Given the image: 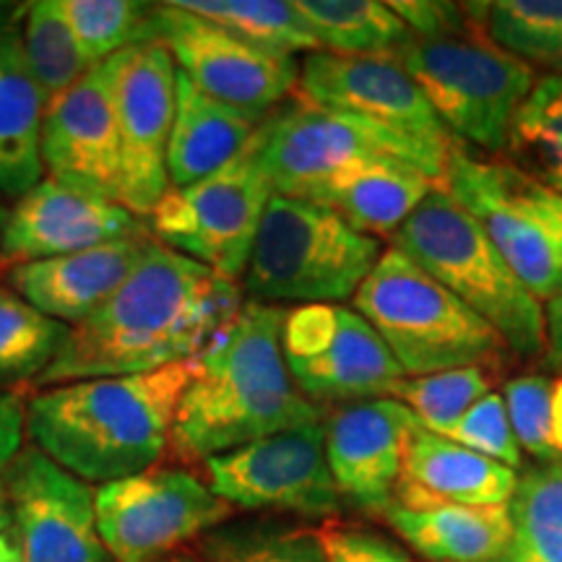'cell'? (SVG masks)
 I'll use <instances>...</instances> for the list:
<instances>
[{
  "instance_id": "e0dca14e",
  "label": "cell",
  "mask_w": 562,
  "mask_h": 562,
  "mask_svg": "<svg viewBox=\"0 0 562 562\" xmlns=\"http://www.w3.org/2000/svg\"><path fill=\"white\" fill-rule=\"evenodd\" d=\"M21 562H115L97 529L94 490L24 448L3 474Z\"/></svg>"
},
{
  "instance_id": "ee69618b",
  "label": "cell",
  "mask_w": 562,
  "mask_h": 562,
  "mask_svg": "<svg viewBox=\"0 0 562 562\" xmlns=\"http://www.w3.org/2000/svg\"><path fill=\"white\" fill-rule=\"evenodd\" d=\"M0 562H21V550L13 529L0 533Z\"/></svg>"
},
{
  "instance_id": "5b68a950",
  "label": "cell",
  "mask_w": 562,
  "mask_h": 562,
  "mask_svg": "<svg viewBox=\"0 0 562 562\" xmlns=\"http://www.w3.org/2000/svg\"><path fill=\"white\" fill-rule=\"evenodd\" d=\"M381 256V240L357 232L336 211L273 193L243 290L263 305H339L355 297Z\"/></svg>"
},
{
  "instance_id": "83f0119b",
  "label": "cell",
  "mask_w": 562,
  "mask_h": 562,
  "mask_svg": "<svg viewBox=\"0 0 562 562\" xmlns=\"http://www.w3.org/2000/svg\"><path fill=\"white\" fill-rule=\"evenodd\" d=\"M487 37L526 66L562 76V0H495L467 3Z\"/></svg>"
},
{
  "instance_id": "4dcf8cb0",
  "label": "cell",
  "mask_w": 562,
  "mask_h": 562,
  "mask_svg": "<svg viewBox=\"0 0 562 562\" xmlns=\"http://www.w3.org/2000/svg\"><path fill=\"white\" fill-rule=\"evenodd\" d=\"M191 550L203 562H328L318 531L281 521H227Z\"/></svg>"
},
{
  "instance_id": "b9f144b4",
  "label": "cell",
  "mask_w": 562,
  "mask_h": 562,
  "mask_svg": "<svg viewBox=\"0 0 562 562\" xmlns=\"http://www.w3.org/2000/svg\"><path fill=\"white\" fill-rule=\"evenodd\" d=\"M544 339L547 362L562 372V292L544 305Z\"/></svg>"
},
{
  "instance_id": "d6a6232c",
  "label": "cell",
  "mask_w": 562,
  "mask_h": 562,
  "mask_svg": "<svg viewBox=\"0 0 562 562\" xmlns=\"http://www.w3.org/2000/svg\"><path fill=\"white\" fill-rule=\"evenodd\" d=\"M21 37L30 68L42 94L50 102L89 74L91 60L74 37L63 0H34L24 5Z\"/></svg>"
},
{
  "instance_id": "f1b7e54d",
  "label": "cell",
  "mask_w": 562,
  "mask_h": 562,
  "mask_svg": "<svg viewBox=\"0 0 562 562\" xmlns=\"http://www.w3.org/2000/svg\"><path fill=\"white\" fill-rule=\"evenodd\" d=\"M175 3L266 53L292 55L300 50H321L294 0L292 3L286 0H175Z\"/></svg>"
},
{
  "instance_id": "8992f818",
  "label": "cell",
  "mask_w": 562,
  "mask_h": 562,
  "mask_svg": "<svg viewBox=\"0 0 562 562\" xmlns=\"http://www.w3.org/2000/svg\"><path fill=\"white\" fill-rule=\"evenodd\" d=\"M351 302L406 378L474 368L505 347L490 323L398 248L383 250Z\"/></svg>"
},
{
  "instance_id": "ab89813d",
  "label": "cell",
  "mask_w": 562,
  "mask_h": 562,
  "mask_svg": "<svg viewBox=\"0 0 562 562\" xmlns=\"http://www.w3.org/2000/svg\"><path fill=\"white\" fill-rule=\"evenodd\" d=\"M398 19L409 26L412 37H448L476 30L472 13L459 3H435V0H393L389 3Z\"/></svg>"
},
{
  "instance_id": "836d02e7",
  "label": "cell",
  "mask_w": 562,
  "mask_h": 562,
  "mask_svg": "<svg viewBox=\"0 0 562 562\" xmlns=\"http://www.w3.org/2000/svg\"><path fill=\"white\" fill-rule=\"evenodd\" d=\"M508 146L539 180L562 193V76L533 83L513 121Z\"/></svg>"
},
{
  "instance_id": "7402d4cb",
  "label": "cell",
  "mask_w": 562,
  "mask_h": 562,
  "mask_svg": "<svg viewBox=\"0 0 562 562\" xmlns=\"http://www.w3.org/2000/svg\"><path fill=\"white\" fill-rule=\"evenodd\" d=\"M24 5L0 3V193L21 199L45 175L42 121L47 100L21 37Z\"/></svg>"
},
{
  "instance_id": "ffe728a7",
  "label": "cell",
  "mask_w": 562,
  "mask_h": 562,
  "mask_svg": "<svg viewBox=\"0 0 562 562\" xmlns=\"http://www.w3.org/2000/svg\"><path fill=\"white\" fill-rule=\"evenodd\" d=\"M146 224L121 203L42 178L0 222V252L13 263L47 261L94 245L144 235Z\"/></svg>"
},
{
  "instance_id": "7bdbcfd3",
  "label": "cell",
  "mask_w": 562,
  "mask_h": 562,
  "mask_svg": "<svg viewBox=\"0 0 562 562\" xmlns=\"http://www.w3.org/2000/svg\"><path fill=\"white\" fill-rule=\"evenodd\" d=\"M554 446H558V459L562 463V378L554 381Z\"/></svg>"
},
{
  "instance_id": "3957f363",
  "label": "cell",
  "mask_w": 562,
  "mask_h": 562,
  "mask_svg": "<svg viewBox=\"0 0 562 562\" xmlns=\"http://www.w3.org/2000/svg\"><path fill=\"white\" fill-rule=\"evenodd\" d=\"M193 362L123 378L53 385L26 404V435L47 459L87 484H108L157 467Z\"/></svg>"
},
{
  "instance_id": "44dd1931",
  "label": "cell",
  "mask_w": 562,
  "mask_h": 562,
  "mask_svg": "<svg viewBox=\"0 0 562 562\" xmlns=\"http://www.w3.org/2000/svg\"><path fill=\"white\" fill-rule=\"evenodd\" d=\"M151 243V232H144L47 261L19 263L9 273V286L40 313L74 328L115 297Z\"/></svg>"
},
{
  "instance_id": "cb8c5ba5",
  "label": "cell",
  "mask_w": 562,
  "mask_h": 562,
  "mask_svg": "<svg viewBox=\"0 0 562 562\" xmlns=\"http://www.w3.org/2000/svg\"><path fill=\"white\" fill-rule=\"evenodd\" d=\"M383 518L430 562H503L513 539L508 505L393 501Z\"/></svg>"
},
{
  "instance_id": "ac0fdd59",
  "label": "cell",
  "mask_w": 562,
  "mask_h": 562,
  "mask_svg": "<svg viewBox=\"0 0 562 562\" xmlns=\"http://www.w3.org/2000/svg\"><path fill=\"white\" fill-rule=\"evenodd\" d=\"M47 180L123 206V154L108 63L47 102L42 121Z\"/></svg>"
},
{
  "instance_id": "60d3db41",
  "label": "cell",
  "mask_w": 562,
  "mask_h": 562,
  "mask_svg": "<svg viewBox=\"0 0 562 562\" xmlns=\"http://www.w3.org/2000/svg\"><path fill=\"white\" fill-rule=\"evenodd\" d=\"M26 404L16 393L0 391V474L24 451Z\"/></svg>"
},
{
  "instance_id": "277c9868",
  "label": "cell",
  "mask_w": 562,
  "mask_h": 562,
  "mask_svg": "<svg viewBox=\"0 0 562 562\" xmlns=\"http://www.w3.org/2000/svg\"><path fill=\"white\" fill-rule=\"evenodd\" d=\"M393 248L459 297L521 357L544 355V307L484 229L446 191H432L393 235Z\"/></svg>"
},
{
  "instance_id": "7a4b0ae2",
  "label": "cell",
  "mask_w": 562,
  "mask_h": 562,
  "mask_svg": "<svg viewBox=\"0 0 562 562\" xmlns=\"http://www.w3.org/2000/svg\"><path fill=\"white\" fill-rule=\"evenodd\" d=\"M284 318L286 307L245 302L222 339L193 360L170 442L182 461L203 463L323 419L318 406L294 385L284 362Z\"/></svg>"
},
{
  "instance_id": "603a6c76",
  "label": "cell",
  "mask_w": 562,
  "mask_h": 562,
  "mask_svg": "<svg viewBox=\"0 0 562 562\" xmlns=\"http://www.w3.org/2000/svg\"><path fill=\"white\" fill-rule=\"evenodd\" d=\"M518 487L516 469L414 427L404 451V472L393 501L456 505H508Z\"/></svg>"
},
{
  "instance_id": "d6986e66",
  "label": "cell",
  "mask_w": 562,
  "mask_h": 562,
  "mask_svg": "<svg viewBox=\"0 0 562 562\" xmlns=\"http://www.w3.org/2000/svg\"><path fill=\"white\" fill-rule=\"evenodd\" d=\"M414 427H419L417 417L393 396L336 409L323 422V432L339 495L357 508L383 516L402 482L406 440Z\"/></svg>"
},
{
  "instance_id": "5bb4252c",
  "label": "cell",
  "mask_w": 562,
  "mask_h": 562,
  "mask_svg": "<svg viewBox=\"0 0 562 562\" xmlns=\"http://www.w3.org/2000/svg\"><path fill=\"white\" fill-rule=\"evenodd\" d=\"M154 40L203 94L266 121L269 112L297 91L300 68L292 55L266 53L222 26L180 9L154 3Z\"/></svg>"
},
{
  "instance_id": "f546056e",
  "label": "cell",
  "mask_w": 562,
  "mask_h": 562,
  "mask_svg": "<svg viewBox=\"0 0 562 562\" xmlns=\"http://www.w3.org/2000/svg\"><path fill=\"white\" fill-rule=\"evenodd\" d=\"M68 336L66 323L40 313L13 290H0V391L37 381Z\"/></svg>"
},
{
  "instance_id": "9a60e30c",
  "label": "cell",
  "mask_w": 562,
  "mask_h": 562,
  "mask_svg": "<svg viewBox=\"0 0 562 562\" xmlns=\"http://www.w3.org/2000/svg\"><path fill=\"white\" fill-rule=\"evenodd\" d=\"M123 154V206L149 220L170 193L167 146L178 102V66L159 40L108 60Z\"/></svg>"
},
{
  "instance_id": "8d00e7d4",
  "label": "cell",
  "mask_w": 562,
  "mask_h": 562,
  "mask_svg": "<svg viewBox=\"0 0 562 562\" xmlns=\"http://www.w3.org/2000/svg\"><path fill=\"white\" fill-rule=\"evenodd\" d=\"M505 409L518 446L533 459L558 467L554 446V381L547 375H521L505 383Z\"/></svg>"
},
{
  "instance_id": "4fadbf2b",
  "label": "cell",
  "mask_w": 562,
  "mask_h": 562,
  "mask_svg": "<svg viewBox=\"0 0 562 562\" xmlns=\"http://www.w3.org/2000/svg\"><path fill=\"white\" fill-rule=\"evenodd\" d=\"M209 487L232 508L331 518L341 508L318 425L294 427L203 461Z\"/></svg>"
},
{
  "instance_id": "52a82bcc",
  "label": "cell",
  "mask_w": 562,
  "mask_h": 562,
  "mask_svg": "<svg viewBox=\"0 0 562 562\" xmlns=\"http://www.w3.org/2000/svg\"><path fill=\"white\" fill-rule=\"evenodd\" d=\"M442 191L484 229L539 302L562 292V193L513 161L453 140Z\"/></svg>"
},
{
  "instance_id": "d4e9b609",
  "label": "cell",
  "mask_w": 562,
  "mask_h": 562,
  "mask_svg": "<svg viewBox=\"0 0 562 562\" xmlns=\"http://www.w3.org/2000/svg\"><path fill=\"white\" fill-rule=\"evenodd\" d=\"M263 121L229 108L178 70V102L167 146V175L172 188H188L216 175L248 149Z\"/></svg>"
},
{
  "instance_id": "4316f807",
  "label": "cell",
  "mask_w": 562,
  "mask_h": 562,
  "mask_svg": "<svg viewBox=\"0 0 562 562\" xmlns=\"http://www.w3.org/2000/svg\"><path fill=\"white\" fill-rule=\"evenodd\" d=\"M323 53L396 55L412 40L389 3L375 0H294Z\"/></svg>"
},
{
  "instance_id": "9c48e42d",
  "label": "cell",
  "mask_w": 562,
  "mask_h": 562,
  "mask_svg": "<svg viewBox=\"0 0 562 562\" xmlns=\"http://www.w3.org/2000/svg\"><path fill=\"white\" fill-rule=\"evenodd\" d=\"M252 157L273 193L307 199L341 172L375 159L409 161L442 191L451 151L430 149L360 117L297 100L261 123L252 138Z\"/></svg>"
},
{
  "instance_id": "e575fe53",
  "label": "cell",
  "mask_w": 562,
  "mask_h": 562,
  "mask_svg": "<svg viewBox=\"0 0 562 562\" xmlns=\"http://www.w3.org/2000/svg\"><path fill=\"white\" fill-rule=\"evenodd\" d=\"M63 11L91 66H102L117 53L154 40V3L63 0Z\"/></svg>"
},
{
  "instance_id": "bcb514c9",
  "label": "cell",
  "mask_w": 562,
  "mask_h": 562,
  "mask_svg": "<svg viewBox=\"0 0 562 562\" xmlns=\"http://www.w3.org/2000/svg\"><path fill=\"white\" fill-rule=\"evenodd\" d=\"M161 562H203V560L193 550H182V552L170 554V558H165Z\"/></svg>"
},
{
  "instance_id": "7dc6e473",
  "label": "cell",
  "mask_w": 562,
  "mask_h": 562,
  "mask_svg": "<svg viewBox=\"0 0 562 562\" xmlns=\"http://www.w3.org/2000/svg\"><path fill=\"white\" fill-rule=\"evenodd\" d=\"M0 222H3V220H0Z\"/></svg>"
},
{
  "instance_id": "6da1fadb",
  "label": "cell",
  "mask_w": 562,
  "mask_h": 562,
  "mask_svg": "<svg viewBox=\"0 0 562 562\" xmlns=\"http://www.w3.org/2000/svg\"><path fill=\"white\" fill-rule=\"evenodd\" d=\"M237 281L157 240L108 305L70 328L40 389L157 372L193 362L243 311Z\"/></svg>"
},
{
  "instance_id": "30bf717a",
  "label": "cell",
  "mask_w": 562,
  "mask_h": 562,
  "mask_svg": "<svg viewBox=\"0 0 562 562\" xmlns=\"http://www.w3.org/2000/svg\"><path fill=\"white\" fill-rule=\"evenodd\" d=\"M271 195L250 140L224 170L188 188H170L149 216V232L159 245L193 258L216 277L240 281Z\"/></svg>"
},
{
  "instance_id": "f35d334b",
  "label": "cell",
  "mask_w": 562,
  "mask_h": 562,
  "mask_svg": "<svg viewBox=\"0 0 562 562\" xmlns=\"http://www.w3.org/2000/svg\"><path fill=\"white\" fill-rule=\"evenodd\" d=\"M318 533L328 562H414L402 547L381 533L355 526H326Z\"/></svg>"
},
{
  "instance_id": "8fae6325",
  "label": "cell",
  "mask_w": 562,
  "mask_h": 562,
  "mask_svg": "<svg viewBox=\"0 0 562 562\" xmlns=\"http://www.w3.org/2000/svg\"><path fill=\"white\" fill-rule=\"evenodd\" d=\"M94 510L97 529L115 562H161L235 513L195 474L161 467L100 484Z\"/></svg>"
},
{
  "instance_id": "1f68e13d",
  "label": "cell",
  "mask_w": 562,
  "mask_h": 562,
  "mask_svg": "<svg viewBox=\"0 0 562 562\" xmlns=\"http://www.w3.org/2000/svg\"><path fill=\"white\" fill-rule=\"evenodd\" d=\"M513 539L503 562H562V463L518 476Z\"/></svg>"
},
{
  "instance_id": "f6af8a7d",
  "label": "cell",
  "mask_w": 562,
  "mask_h": 562,
  "mask_svg": "<svg viewBox=\"0 0 562 562\" xmlns=\"http://www.w3.org/2000/svg\"><path fill=\"white\" fill-rule=\"evenodd\" d=\"M13 529V510L9 501V490H5L3 480H0V533Z\"/></svg>"
},
{
  "instance_id": "d590c367",
  "label": "cell",
  "mask_w": 562,
  "mask_h": 562,
  "mask_svg": "<svg viewBox=\"0 0 562 562\" xmlns=\"http://www.w3.org/2000/svg\"><path fill=\"white\" fill-rule=\"evenodd\" d=\"M490 372L484 364L474 368H456L432 372V375L404 378L393 389V398H398L427 432L448 438L463 414L490 393Z\"/></svg>"
},
{
  "instance_id": "484cf974",
  "label": "cell",
  "mask_w": 562,
  "mask_h": 562,
  "mask_svg": "<svg viewBox=\"0 0 562 562\" xmlns=\"http://www.w3.org/2000/svg\"><path fill=\"white\" fill-rule=\"evenodd\" d=\"M438 182L402 159H375L328 180L305 201L336 211L362 235L389 237L409 220Z\"/></svg>"
},
{
  "instance_id": "74e56055",
  "label": "cell",
  "mask_w": 562,
  "mask_h": 562,
  "mask_svg": "<svg viewBox=\"0 0 562 562\" xmlns=\"http://www.w3.org/2000/svg\"><path fill=\"white\" fill-rule=\"evenodd\" d=\"M448 438L510 469L521 467V446H518L516 432L510 427L508 409H505V398L501 393L490 391L487 396H482L472 409L463 414Z\"/></svg>"
},
{
  "instance_id": "7c38bea8",
  "label": "cell",
  "mask_w": 562,
  "mask_h": 562,
  "mask_svg": "<svg viewBox=\"0 0 562 562\" xmlns=\"http://www.w3.org/2000/svg\"><path fill=\"white\" fill-rule=\"evenodd\" d=\"M281 351L294 385L315 406L393 396L406 378L375 328L344 305L286 311Z\"/></svg>"
},
{
  "instance_id": "2e32d148",
  "label": "cell",
  "mask_w": 562,
  "mask_h": 562,
  "mask_svg": "<svg viewBox=\"0 0 562 562\" xmlns=\"http://www.w3.org/2000/svg\"><path fill=\"white\" fill-rule=\"evenodd\" d=\"M297 100L360 117L430 149L453 146V136L393 55L311 53L300 66Z\"/></svg>"
},
{
  "instance_id": "ba28073f",
  "label": "cell",
  "mask_w": 562,
  "mask_h": 562,
  "mask_svg": "<svg viewBox=\"0 0 562 562\" xmlns=\"http://www.w3.org/2000/svg\"><path fill=\"white\" fill-rule=\"evenodd\" d=\"M476 32L480 26L448 37H412L393 58L451 136L476 149L501 151L537 79L531 66Z\"/></svg>"
}]
</instances>
